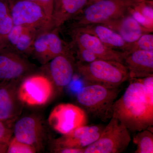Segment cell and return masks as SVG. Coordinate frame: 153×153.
Masks as SVG:
<instances>
[{
  "instance_id": "obj_9",
  "label": "cell",
  "mask_w": 153,
  "mask_h": 153,
  "mask_svg": "<svg viewBox=\"0 0 153 153\" xmlns=\"http://www.w3.org/2000/svg\"><path fill=\"white\" fill-rule=\"evenodd\" d=\"M49 123L54 130L66 134L81 126L87 125V113L82 108L71 103H61L53 108Z\"/></svg>"
},
{
  "instance_id": "obj_24",
  "label": "cell",
  "mask_w": 153,
  "mask_h": 153,
  "mask_svg": "<svg viewBox=\"0 0 153 153\" xmlns=\"http://www.w3.org/2000/svg\"><path fill=\"white\" fill-rule=\"evenodd\" d=\"M36 152V148L19 141L15 137L10 140L7 150L8 153H34Z\"/></svg>"
},
{
  "instance_id": "obj_6",
  "label": "cell",
  "mask_w": 153,
  "mask_h": 153,
  "mask_svg": "<svg viewBox=\"0 0 153 153\" xmlns=\"http://www.w3.org/2000/svg\"><path fill=\"white\" fill-rule=\"evenodd\" d=\"M53 92L54 84L48 76L33 74L24 78L18 88V95L22 103L37 106L46 104Z\"/></svg>"
},
{
  "instance_id": "obj_12",
  "label": "cell",
  "mask_w": 153,
  "mask_h": 153,
  "mask_svg": "<svg viewBox=\"0 0 153 153\" xmlns=\"http://www.w3.org/2000/svg\"><path fill=\"white\" fill-rule=\"evenodd\" d=\"M45 65L49 79L56 86L62 89L69 85L76 70V59L72 50L56 56Z\"/></svg>"
},
{
  "instance_id": "obj_2",
  "label": "cell",
  "mask_w": 153,
  "mask_h": 153,
  "mask_svg": "<svg viewBox=\"0 0 153 153\" xmlns=\"http://www.w3.org/2000/svg\"><path fill=\"white\" fill-rule=\"evenodd\" d=\"M145 0H101L87 5L69 22V27L105 24L130 13Z\"/></svg>"
},
{
  "instance_id": "obj_5",
  "label": "cell",
  "mask_w": 153,
  "mask_h": 153,
  "mask_svg": "<svg viewBox=\"0 0 153 153\" xmlns=\"http://www.w3.org/2000/svg\"><path fill=\"white\" fill-rule=\"evenodd\" d=\"M97 140L84 148V153H120L131 140L130 131L116 118L111 117Z\"/></svg>"
},
{
  "instance_id": "obj_1",
  "label": "cell",
  "mask_w": 153,
  "mask_h": 153,
  "mask_svg": "<svg viewBox=\"0 0 153 153\" xmlns=\"http://www.w3.org/2000/svg\"><path fill=\"white\" fill-rule=\"evenodd\" d=\"M128 80V86L114 102L110 116L135 132L153 126V76Z\"/></svg>"
},
{
  "instance_id": "obj_13",
  "label": "cell",
  "mask_w": 153,
  "mask_h": 153,
  "mask_svg": "<svg viewBox=\"0 0 153 153\" xmlns=\"http://www.w3.org/2000/svg\"><path fill=\"white\" fill-rule=\"evenodd\" d=\"M105 126H81L56 140L55 147L84 149L98 139Z\"/></svg>"
},
{
  "instance_id": "obj_25",
  "label": "cell",
  "mask_w": 153,
  "mask_h": 153,
  "mask_svg": "<svg viewBox=\"0 0 153 153\" xmlns=\"http://www.w3.org/2000/svg\"><path fill=\"white\" fill-rule=\"evenodd\" d=\"M69 44L73 52L75 53L78 61L82 63H90L99 59L94 53L88 49L80 46Z\"/></svg>"
},
{
  "instance_id": "obj_27",
  "label": "cell",
  "mask_w": 153,
  "mask_h": 153,
  "mask_svg": "<svg viewBox=\"0 0 153 153\" xmlns=\"http://www.w3.org/2000/svg\"><path fill=\"white\" fill-rule=\"evenodd\" d=\"M13 134L10 126L0 120V143H9Z\"/></svg>"
},
{
  "instance_id": "obj_7",
  "label": "cell",
  "mask_w": 153,
  "mask_h": 153,
  "mask_svg": "<svg viewBox=\"0 0 153 153\" xmlns=\"http://www.w3.org/2000/svg\"><path fill=\"white\" fill-rule=\"evenodd\" d=\"M14 25L34 28L42 32L52 30L43 9L27 0H9Z\"/></svg>"
},
{
  "instance_id": "obj_17",
  "label": "cell",
  "mask_w": 153,
  "mask_h": 153,
  "mask_svg": "<svg viewBox=\"0 0 153 153\" xmlns=\"http://www.w3.org/2000/svg\"><path fill=\"white\" fill-rule=\"evenodd\" d=\"M123 64L129 78H142L153 76V52L136 50L125 55Z\"/></svg>"
},
{
  "instance_id": "obj_29",
  "label": "cell",
  "mask_w": 153,
  "mask_h": 153,
  "mask_svg": "<svg viewBox=\"0 0 153 153\" xmlns=\"http://www.w3.org/2000/svg\"><path fill=\"white\" fill-rule=\"evenodd\" d=\"M8 144L0 143V153H7Z\"/></svg>"
},
{
  "instance_id": "obj_23",
  "label": "cell",
  "mask_w": 153,
  "mask_h": 153,
  "mask_svg": "<svg viewBox=\"0 0 153 153\" xmlns=\"http://www.w3.org/2000/svg\"><path fill=\"white\" fill-rule=\"evenodd\" d=\"M153 52V35L151 33L144 34L136 41L132 43L128 52L126 54L136 50Z\"/></svg>"
},
{
  "instance_id": "obj_30",
  "label": "cell",
  "mask_w": 153,
  "mask_h": 153,
  "mask_svg": "<svg viewBox=\"0 0 153 153\" xmlns=\"http://www.w3.org/2000/svg\"><path fill=\"white\" fill-rule=\"evenodd\" d=\"M99 1H101V0H89V1H88V4H91V3L96 2H97Z\"/></svg>"
},
{
  "instance_id": "obj_18",
  "label": "cell",
  "mask_w": 153,
  "mask_h": 153,
  "mask_svg": "<svg viewBox=\"0 0 153 153\" xmlns=\"http://www.w3.org/2000/svg\"><path fill=\"white\" fill-rule=\"evenodd\" d=\"M40 33L34 28L14 25L7 36L6 47L28 57L31 55L34 40Z\"/></svg>"
},
{
  "instance_id": "obj_20",
  "label": "cell",
  "mask_w": 153,
  "mask_h": 153,
  "mask_svg": "<svg viewBox=\"0 0 153 153\" xmlns=\"http://www.w3.org/2000/svg\"><path fill=\"white\" fill-rule=\"evenodd\" d=\"M89 0H55L52 29L60 30L88 4Z\"/></svg>"
},
{
  "instance_id": "obj_4",
  "label": "cell",
  "mask_w": 153,
  "mask_h": 153,
  "mask_svg": "<svg viewBox=\"0 0 153 153\" xmlns=\"http://www.w3.org/2000/svg\"><path fill=\"white\" fill-rule=\"evenodd\" d=\"M120 89L98 84H87L76 94V101L86 113L105 121L110 119V111Z\"/></svg>"
},
{
  "instance_id": "obj_15",
  "label": "cell",
  "mask_w": 153,
  "mask_h": 153,
  "mask_svg": "<svg viewBox=\"0 0 153 153\" xmlns=\"http://www.w3.org/2000/svg\"><path fill=\"white\" fill-rule=\"evenodd\" d=\"M44 133L42 122L34 116L22 118L14 126L15 137L19 141L33 146L36 149L42 143Z\"/></svg>"
},
{
  "instance_id": "obj_28",
  "label": "cell",
  "mask_w": 153,
  "mask_h": 153,
  "mask_svg": "<svg viewBox=\"0 0 153 153\" xmlns=\"http://www.w3.org/2000/svg\"><path fill=\"white\" fill-rule=\"evenodd\" d=\"M84 149L55 147V152L60 153H84Z\"/></svg>"
},
{
  "instance_id": "obj_26",
  "label": "cell",
  "mask_w": 153,
  "mask_h": 153,
  "mask_svg": "<svg viewBox=\"0 0 153 153\" xmlns=\"http://www.w3.org/2000/svg\"><path fill=\"white\" fill-rule=\"evenodd\" d=\"M37 4L43 9L45 15L51 24L54 11L55 0H27Z\"/></svg>"
},
{
  "instance_id": "obj_11",
  "label": "cell",
  "mask_w": 153,
  "mask_h": 153,
  "mask_svg": "<svg viewBox=\"0 0 153 153\" xmlns=\"http://www.w3.org/2000/svg\"><path fill=\"white\" fill-rule=\"evenodd\" d=\"M69 33L71 39L70 44L88 49L98 59L123 63L124 52L108 47L96 36L71 28H70Z\"/></svg>"
},
{
  "instance_id": "obj_16",
  "label": "cell",
  "mask_w": 153,
  "mask_h": 153,
  "mask_svg": "<svg viewBox=\"0 0 153 153\" xmlns=\"http://www.w3.org/2000/svg\"><path fill=\"white\" fill-rule=\"evenodd\" d=\"M69 28L93 35L108 47L123 52L125 54L128 52L131 46L132 43L126 42L120 35L103 24H92Z\"/></svg>"
},
{
  "instance_id": "obj_19",
  "label": "cell",
  "mask_w": 153,
  "mask_h": 153,
  "mask_svg": "<svg viewBox=\"0 0 153 153\" xmlns=\"http://www.w3.org/2000/svg\"><path fill=\"white\" fill-rule=\"evenodd\" d=\"M120 35L126 42L133 43L142 36L153 32L138 22L131 13L103 24Z\"/></svg>"
},
{
  "instance_id": "obj_21",
  "label": "cell",
  "mask_w": 153,
  "mask_h": 153,
  "mask_svg": "<svg viewBox=\"0 0 153 153\" xmlns=\"http://www.w3.org/2000/svg\"><path fill=\"white\" fill-rule=\"evenodd\" d=\"M13 26L9 0H0V51L6 48L7 36Z\"/></svg>"
},
{
  "instance_id": "obj_10",
  "label": "cell",
  "mask_w": 153,
  "mask_h": 153,
  "mask_svg": "<svg viewBox=\"0 0 153 153\" xmlns=\"http://www.w3.org/2000/svg\"><path fill=\"white\" fill-rule=\"evenodd\" d=\"M35 70V65L26 56L7 47L0 51V83L19 81L33 74Z\"/></svg>"
},
{
  "instance_id": "obj_14",
  "label": "cell",
  "mask_w": 153,
  "mask_h": 153,
  "mask_svg": "<svg viewBox=\"0 0 153 153\" xmlns=\"http://www.w3.org/2000/svg\"><path fill=\"white\" fill-rule=\"evenodd\" d=\"M18 80L0 83V120L9 126L16 119L22 109L18 97Z\"/></svg>"
},
{
  "instance_id": "obj_22",
  "label": "cell",
  "mask_w": 153,
  "mask_h": 153,
  "mask_svg": "<svg viewBox=\"0 0 153 153\" xmlns=\"http://www.w3.org/2000/svg\"><path fill=\"white\" fill-rule=\"evenodd\" d=\"M152 126L138 131L133 137V143L137 146L135 153H153Z\"/></svg>"
},
{
  "instance_id": "obj_3",
  "label": "cell",
  "mask_w": 153,
  "mask_h": 153,
  "mask_svg": "<svg viewBox=\"0 0 153 153\" xmlns=\"http://www.w3.org/2000/svg\"><path fill=\"white\" fill-rule=\"evenodd\" d=\"M76 70L87 84H94L110 88H118L129 79L123 63L98 59L90 63L76 61Z\"/></svg>"
},
{
  "instance_id": "obj_8",
  "label": "cell",
  "mask_w": 153,
  "mask_h": 153,
  "mask_svg": "<svg viewBox=\"0 0 153 153\" xmlns=\"http://www.w3.org/2000/svg\"><path fill=\"white\" fill-rule=\"evenodd\" d=\"M59 29L38 33L33 43L31 55L45 65L56 56L71 51L70 44L60 38Z\"/></svg>"
}]
</instances>
